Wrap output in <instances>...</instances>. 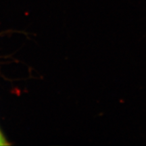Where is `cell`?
Wrapping results in <instances>:
<instances>
[{
  "label": "cell",
  "mask_w": 146,
  "mask_h": 146,
  "mask_svg": "<svg viewBox=\"0 0 146 146\" xmlns=\"http://www.w3.org/2000/svg\"><path fill=\"white\" fill-rule=\"evenodd\" d=\"M8 143H6L5 139L3 138V137L1 135V133H0V145H8Z\"/></svg>",
  "instance_id": "cell-1"
}]
</instances>
